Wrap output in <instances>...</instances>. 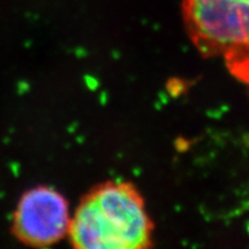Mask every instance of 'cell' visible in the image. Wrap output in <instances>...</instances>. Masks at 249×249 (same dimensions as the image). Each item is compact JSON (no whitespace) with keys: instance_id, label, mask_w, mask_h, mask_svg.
Instances as JSON below:
<instances>
[{"instance_id":"1","label":"cell","mask_w":249,"mask_h":249,"mask_svg":"<svg viewBox=\"0 0 249 249\" xmlns=\"http://www.w3.org/2000/svg\"><path fill=\"white\" fill-rule=\"evenodd\" d=\"M154 229L139 189L110 180L82 196L67 236L79 249H144L152 247Z\"/></svg>"},{"instance_id":"2","label":"cell","mask_w":249,"mask_h":249,"mask_svg":"<svg viewBox=\"0 0 249 249\" xmlns=\"http://www.w3.org/2000/svg\"><path fill=\"white\" fill-rule=\"evenodd\" d=\"M181 13L198 53L249 85V0H181Z\"/></svg>"},{"instance_id":"3","label":"cell","mask_w":249,"mask_h":249,"mask_svg":"<svg viewBox=\"0 0 249 249\" xmlns=\"http://www.w3.org/2000/svg\"><path fill=\"white\" fill-rule=\"evenodd\" d=\"M70 224V204L65 196L51 187L38 186L21 196L12 232L30 247H49L68 234Z\"/></svg>"}]
</instances>
